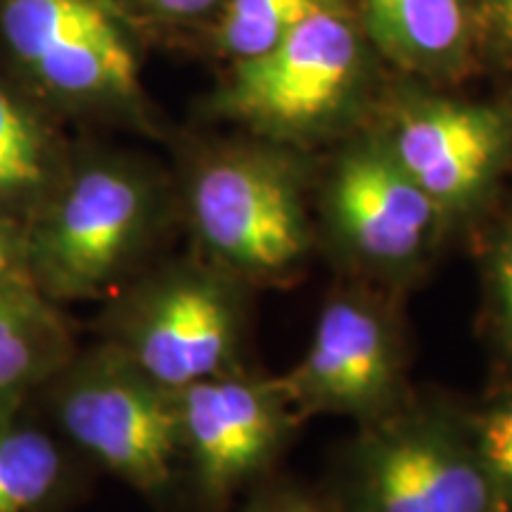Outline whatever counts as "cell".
I'll return each instance as SVG.
<instances>
[{"instance_id": "cell-8", "label": "cell", "mask_w": 512, "mask_h": 512, "mask_svg": "<svg viewBox=\"0 0 512 512\" xmlns=\"http://www.w3.org/2000/svg\"><path fill=\"white\" fill-rule=\"evenodd\" d=\"M451 223L373 133L332 159L318 192L316 235L351 280L401 292L437 259Z\"/></svg>"}, {"instance_id": "cell-21", "label": "cell", "mask_w": 512, "mask_h": 512, "mask_svg": "<svg viewBox=\"0 0 512 512\" xmlns=\"http://www.w3.org/2000/svg\"><path fill=\"white\" fill-rule=\"evenodd\" d=\"M489 292L496 328L512 349V223L503 230L489 261Z\"/></svg>"}, {"instance_id": "cell-15", "label": "cell", "mask_w": 512, "mask_h": 512, "mask_svg": "<svg viewBox=\"0 0 512 512\" xmlns=\"http://www.w3.org/2000/svg\"><path fill=\"white\" fill-rule=\"evenodd\" d=\"M79 347L62 304L36 287L0 294V418L29 408Z\"/></svg>"}, {"instance_id": "cell-2", "label": "cell", "mask_w": 512, "mask_h": 512, "mask_svg": "<svg viewBox=\"0 0 512 512\" xmlns=\"http://www.w3.org/2000/svg\"><path fill=\"white\" fill-rule=\"evenodd\" d=\"M190 252L249 290L297 285L318 252L304 152L264 138L188 140L174 176Z\"/></svg>"}, {"instance_id": "cell-17", "label": "cell", "mask_w": 512, "mask_h": 512, "mask_svg": "<svg viewBox=\"0 0 512 512\" xmlns=\"http://www.w3.org/2000/svg\"><path fill=\"white\" fill-rule=\"evenodd\" d=\"M223 0H119L133 22L147 34H190L214 17Z\"/></svg>"}, {"instance_id": "cell-9", "label": "cell", "mask_w": 512, "mask_h": 512, "mask_svg": "<svg viewBox=\"0 0 512 512\" xmlns=\"http://www.w3.org/2000/svg\"><path fill=\"white\" fill-rule=\"evenodd\" d=\"M302 420L370 422L411 399L408 339L394 292L347 280L325 299L304 356L275 375Z\"/></svg>"}, {"instance_id": "cell-18", "label": "cell", "mask_w": 512, "mask_h": 512, "mask_svg": "<svg viewBox=\"0 0 512 512\" xmlns=\"http://www.w3.org/2000/svg\"><path fill=\"white\" fill-rule=\"evenodd\" d=\"M475 437L479 453L494 479L503 501L512 505V399L496 406L482 420H477Z\"/></svg>"}, {"instance_id": "cell-11", "label": "cell", "mask_w": 512, "mask_h": 512, "mask_svg": "<svg viewBox=\"0 0 512 512\" xmlns=\"http://www.w3.org/2000/svg\"><path fill=\"white\" fill-rule=\"evenodd\" d=\"M370 133L451 226L489 195L512 138L498 107L422 91L396 95Z\"/></svg>"}, {"instance_id": "cell-20", "label": "cell", "mask_w": 512, "mask_h": 512, "mask_svg": "<svg viewBox=\"0 0 512 512\" xmlns=\"http://www.w3.org/2000/svg\"><path fill=\"white\" fill-rule=\"evenodd\" d=\"M34 285L29 259V228L24 221L0 216V294Z\"/></svg>"}, {"instance_id": "cell-12", "label": "cell", "mask_w": 512, "mask_h": 512, "mask_svg": "<svg viewBox=\"0 0 512 512\" xmlns=\"http://www.w3.org/2000/svg\"><path fill=\"white\" fill-rule=\"evenodd\" d=\"M375 53L401 72L451 81L477 57L475 0H349Z\"/></svg>"}, {"instance_id": "cell-16", "label": "cell", "mask_w": 512, "mask_h": 512, "mask_svg": "<svg viewBox=\"0 0 512 512\" xmlns=\"http://www.w3.org/2000/svg\"><path fill=\"white\" fill-rule=\"evenodd\" d=\"M337 3L342 0H223L200 31L221 60L245 62L268 53L306 19Z\"/></svg>"}, {"instance_id": "cell-3", "label": "cell", "mask_w": 512, "mask_h": 512, "mask_svg": "<svg viewBox=\"0 0 512 512\" xmlns=\"http://www.w3.org/2000/svg\"><path fill=\"white\" fill-rule=\"evenodd\" d=\"M143 48L145 31L119 0H0V67L64 124L164 138Z\"/></svg>"}, {"instance_id": "cell-6", "label": "cell", "mask_w": 512, "mask_h": 512, "mask_svg": "<svg viewBox=\"0 0 512 512\" xmlns=\"http://www.w3.org/2000/svg\"><path fill=\"white\" fill-rule=\"evenodd\" d=\"M249 297L238 278L190 252L155 261L105 302L100 342L171 392L245 368Z\"/></svg>"}, {"instance_id": "cell-5", "label": "cell", "mask_w": 512, "mask_h": 512, "mask_svg": "<svg viewBox=\"0 0 512 512\" xmlns=\"http://www.w3.org/2000/svg\"><path fill=\"white\" fill-rule=\"evenodd\" d=\"M34 406L95 472L117 477L159 512L188 508L176 392L110 344L98 339L76 349Z\"/></svg>"}, {"instance_id": "cell-13", "label": "cell", "mask_w": 512, "mask_h": 512, "mask_svg": "<svg viewBox=\"0 0 512 512\" xmlns=\"http://www.w3.org/2000/svg\"><path fill=\"white\" fill-rule=\"evenodd\" d=\"M72 152L64 121L0 67V216L29 223Z\"/></svg>"}, {"instance_id": "cell-19", "label": "cell", "mask_w": 512, "mask_h": 512, "mask_svg": "<svg viewBox=\"0 0 512 512\" xmlns=\"http://www.w3.org/2000/svg\"><path fill=\"white\" fill-rule=\"evenodd\" d=\"M235 512H339L325 491L290 482H261Z\"/></svg>"}, {"instance_id": "cell-22", "label": "cell", "mask_w": 512, "mask_h": 512, "mask_svg": "<svg viewBox=\"0 0 512 512\" xmlns=\"http://www.w3.org/2000/svg\"><path fill=\"white\" fill-rule=\"evenodd\" d=\"M475 46L512 62V0H475Z\"/></svg>"}, {"instance_id": "cell-7", "label": "cell", "mask_w": 512, "mask_h": 512, "mask_svg": "<svg viewBox=\"0 0 512 512\" xmlns=\"http://www.w3.org/2000/svg\"><path fill=\"white\" fill-rule=\"evenodd\" d=\"M339 512H505L479 453L475 427L411 394L392 413L361 422L325 491Z\"/></svg>"}, {"instance_id": "cell-1", "label": "cell", "mask_w": 512, "mask_h": 512, "mask_svg": "<svg viewBox=\"0 0 512 512\" xmlns=\"http://www.w3.org/2000/svg\"><path fill=\"white\" fill-rule=\"evenodd\" d=\"M178 221L174 176L152 159L74 143L67 171L31 216L34 285L53 302H107L155 264Z\"/></svg>"}, {"instance_id": "cell-10", "label": "cell", "mask_w": 512, "mask_h": 512, "mask_svg": "<svg viewBox=\"0 0 512 512\" xmlns=\"http://www.w3.org/2000/svg\"><path fill=\"white\" fill-rule=\"evenodd\" d=\"M185 505L228 512L261 484L297 432L299 418L275 377L245 368L176 392Z\"/></svg>"}, {"instance_id": "cell-4", "label": "cell", "mask_w": 512, "mask_h": 512, "mask_svg": "<svg viewBox=\"0 0 512 512\" xmlns=\"http://www.w3.org/2000/svg\"><path fill=\"white\" fill-rule=\"evenodd\" d=\"M375 55L354 8L342 0L268 53L228 64L226 79L204 102V117L304 152L351 131L366 114Z\"/></svg>"}, {"instance_id": "cell-14", "label": "cell", "mask_w": 512, "mask_h": 512, "mask_svg": "<svg viewBox=\"0 0 512 512\" xmlns=\"http://www.w3.org/2000/svg\"><path fill=\"white\" fill-rule=\"evenodd\" d=\"M93 475L34 403L0 418V512H69L91 494Z\"/></svg>"}]
</instances>
